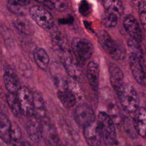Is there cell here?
Here are the masks:
<instances>
[{"instance_id":"13","label":"cell","mask_w":146,"mask_h":146,"mask_svg":"<svg viewBox=\"0 0 146 146\" xmlns=\"http://www.w3.org/2000/svg\"><path fill=\"white\" fill-rule=\"evenodd\" d=\"M3 80L6 89L9 92L17 93L22 87L18 76L10 68L5 70L3 76Z\"/></svg>"},{"instance_id":"11","label":"cell","mask_w":146,"mask_h":146,"mask_svg":"<svg viewBox=\"0 0 146 146\" xmlns=\"http://www.w3.org/2000/svg\"><path fill=\"white\" fill-rule=\"evenodd\" d=\"M83 136L89 146H100L103 140L96 121L83 128Z\"/></svg>"},{"instance_id":"15","label":"cell","mask_w":146,"mask_h":146,"mask_svg":"<svg viewBox=\"0 0 146 146\" xmlns=\"http://www.w3.org/2000/svg\"><path fill=\"white\" fill-rule=\"evenodd\" d=\"M87 78L91 88L97 91L99 88V67L95 61H90L87 67Z\"/></svg>"},{"instance_id":"16","label":"cell","mask_w":146,"mask_h":146,"mask_svg":"<svg viewBox=\"0 0 146 146\" xmlns=\"http://www.w3.org/2000/svg\"><path fill=\"white\" fill-rule=\"evenodd\" d=\"M57 96L62 105L67 108L74 107L77 102V98L75 94L68 87L58 90Z\"/></svg>"},{"instance_id":"9","label":"cell","mask_w":146,"mask_h":146,"mask_svg":"<svg viewBox=\"0 0 146 146\" xmlns=\"http://www.w3.org/2000/svg\"><path fill=\"white\" fill-rule=\"evenodd\" d=\"M26 129L30 139L34 141H39L43 137V125L41 119L34 115L29 117L26 124Z\"/></svg>"},{"instance_id":"7","label":"cell","mask_w":146,"mask_h":146,"mask_svg":"<svg viewBox=\"0 0 146 146\" xmlns=\"http://www.w3.org/2000/svg\"><path fill=\"white\" fill-rule=\"evenodd\" d=\"M16 94L23 115L28 117L34 115V94L25 86L22 87Z\"/></svg>"},{"instance_id":"27","label":"cell","mask_w":146,"mask_h":146,"mask_svg":"<svg viewBox=\"0 0 146 146\" xmlns=\"http://www.w3.org/2000/svg\"><path fill=\"white\" fill-rule=\"evenodd\" d=\"M21 136V131L18 125L16 123H13L11 131V141L9 144L12 143V146H20Z\"/></svg>"},{"instance_id":"14","label":"cell","mask_w":146,"mask_h":146,"mask_svg":"<svg viewBox=\"0 0 146 146\" xmlns=\"http://www.w3.org/2000/svg\"><path fill=\"white\" fill-rule=\"evenodd\" d=\"M134 126L137 135L146 139V109L139 107L133 118Z\"/></svg>"},{"instance_id":"23","label":"cell","mask_w":146,"mask_h":146,"mask_svg":"<svg viewBox=\"0 0 146 146\" xmlns=\"http://www.w3.org/2000/svg\"><path fill=\"white\" fill-rule=\"evenodd\" d=\"M43 137L49 146H57L59 137L55 128L51 125H48L47 127L43 125Z\"/></svg>"},{"instance_id":"18","label":"cell","mask_w":146,"mask_h":146,"mask_svg":"<svg viewBox=\"0 0 146 146\" xmlns=\"http://www.w3.org/2000/svg\"><path fill=\"white\" fill-rule=\"evenodd\" d=\"M11 125L7 116L3 112L0 115V135L2 140L7 144H9L11 141Z\"/></svg>"},{"instance_id":"5","label":"cell","mask_w":146,"mask_h":146,"mask_svg":"<svg viewBox=\"0 0 146 146\" xmlns=\"http://www.w3.org/2000/svg\"><path fill=\"white\" fill-rule=\"evenodd\" d=\"M74 117L75 122L79 126L84 128L95 121L96 115L90 105L83 103L79 104L76 106Z\"/></svg>"},{"instance_id":"4","label":"cell","mask_w":146,"mask_h":146,"mask_svg":"<svg viewBox=\"0 0 146 146\" xmlns=\"http://www.w3.org/2000/svg\"><path fill=\"white\" fill-rule=\"evenodd\" d=\"M71 48L76 62L80 67L86 64L94 52L92 43L89 40L82 38H74L71 43Z\"/></svg>"},{"instance_id":"33","label":"cell","mask_w":146,"mask_h":146,"mask_svg":"<svg viewBox=\"0 0 146 146\" xmlns=\"http://www.w3.org/2000/svg\"><path fill=\"white\" fill-rule=\"evenodd\" d=\"M7 2L15 3L21 6H24L29 5L30 3L31 0H7Z\"/></svg>"},{"instance_id":"20","label":"cell","mask_w":146,"mask_h":146,"mask_svg":"<svg viewBox=\"0 0 146 146\" xmlns=\"http://www.w3.org/2000/svg\"><path fill=\"white\" fill-rule=\"evenodd\" d=\"M106 11L112 12L120 17L124 10L123 0H102Z\"/></svg>"},{"instance_id":"39","label":"cell","mask_w":146,"mask_h":146,"mask_svg":"<svg viewBox=\"0 0 146 146\" xmlns=\"http://www.w3.org/2000/svg\"><path fill=\"white\" fill-rule=\"evenodd\" d=\"M139 146H141V145H139Z\"/></svg>"},{"instance_id":"36","label":"cell","mask_w":146,"mask_h":146,"mask_svg":"<svg viewBox=\"0 0 146 146\" xmlns=\"http://www.w3.org/2000/svg\"><path fill=\"white\" fill-rule=\"evenodd\" d=\"M141 1V0H132V3L133 6L136 8L137 5V4L139 3V2L140 1Z\"/></svg>"},{"instance_id":"8","label":"cell","mask_w":146,"mask_h":146,"mask_svg":"<svg viewBox=\"0 0 146 146\" xmlns=\"http://www.w3.org/2000/svg\"><path fill=\"white\" fill-rule=\"evenodd\" d=\"M130 68L133 78L141 86L146 87V72L143 64V57L129 54Z\"/></svg>"},{"instance_id":"34","label":"cell","mask_w":146,"mask_h":146,"mask_svg":"<svg viewBox=\"0 0 146 146\" xmlns=\"http://www.w3.org/2000/svg\"><path fill=\"white\" fill-rule=\"evenodd\" d=\"M35 1H36L37 2L40 3H43L44 6H46L47 7L49 8L50 9H54L51 0H35Z\"/></svg>"},{"instance_id":"12","label":"cell","mask_w":146,"mask_h":146,"mask_svg":"<svg viewBox=\"0 0 146 146\" xmlns=\"http://www.w3.org/2000/svg\"><path fill=\"white\" fill-rule=\"evenodd\" d=\"M110 80L112 87L116 93L125 83L124 74L120 68L113 63H111L108 66Z\"/></svg>"},{"instance_id":"32","label":"cell","mask_w":146,"mask_h":146,"mask_svg":"<svg viewBox=\"0 0 146 146\" xmlns=\"http://www.w3.org/2000/svg\"><path fill=\"white\" fill-rule=\"evenodd\" d=\"M54 8L59 11H64L68 6L67 0H51Z\"/></svg>"},{"instance_id":"2","label":"cell","mask_w":146,"mask_h":146,"mask_svg":"<svg viewBox=\"0 0 146 146\" xmlns=\"http://www.w3.org/2000/svg\"><path fill=\"white\" fill-rule=\"evenodd\" d=\"M123 110L128 113H135L139 108V97L136 90L129 84L124 83L116 92Z\"/></svg>"},{"instance_id":"19","label":"cell","mask_w":146,"mask_h":146,"mask_svg":"<svg viewBox=\"0 0 146 146\" xmlns=\"http://www.w3.org/2000/svg\"><path fill=\"white\" fill-rule=\"evenodd\" d=\"M6 100L10 110L15 117H19L23 115L17 94L8 92L6 94Z\"/></svg>"},{"instance_id":"10","label":"cell","mask_w":146,"mask_h":146,"mask_svg":"<svg viewBox=\"0 0 146 146\" xmlns=\"http://www.w3.org/2000/svg\"><path fill=\"white\" fill-rule=\"evenodd\" d=\"M123 23L124 29L131 38L139 43L143 40V35L142 30L138 21L135 17L131 14L127 15L123 19Z\"/></svg>"},{"instance_id":"3","label":"cell","mask_w":146,"mask_h":146,"mask_svg":"<svg viewBox=\"0 0 146 146\" xmlns=\"http://www.w3.org/2000/svg\"><path fill=\"white\" fill-rule=\"evenodd\" d=\"M96 123L104 144L108 146L113 145L116 141V131L113 118L108 113L100 111Z\"/></svg>"},{"instance_id":"37","label":"cell","mask_w":146,"mask_h":146,"mask_svg":"<svg viewBox=\"0 0 146 146\" xmlns=\"http://www.w3.org/2000/svg\"><path fill=\"white\" fill-rule=\"evenodd\" d=\"M57 146H64V145H58Z\"/></svg>"},{"instance_id":"38","label":"cell","mask_w":146,"mask_h":146,"mask_svg":"<svg viewBox=\"0 0 146 146\" xmlns=\"http://www.w3.org/2000/svg\"><path fill=\"white\" fill-rule=\"evenodd\" d=\"M1 146H3V145H2V144H1Z\"/></svg>"},{"instance_id":"31","label":"cell","mask_w":146,"mask_h":146,"mask_svg":"<svg viewBox=\"0 0 146 146\" xmlns=\"http://www.w3.org/2000/svg\"><path fill=\"white\" fill-rule=\"evenodd\" d=\"M79 13L84 15L87 16L91 13V6L86 0H82L79 5Z\"/></svg>"},{"instance_id":"29","label":"cell","mask_w":146,"mask_h":146,"mask_svg":"<svg viewBox=\"0 0 146 146\" xmlns=\"http://www.w3.org/2000/svg\"><path fill=\"white\" fill-rule=\"evenodd\" d=\"M141 25L146 32V0H141L139 2L136 7Z\"/></svg>"},{"instance_id":"30","label":"cell","mask_w":146,"mask_h":146,"mask_svg":"<svg viewBox=\"0 0 146 146\" xmlns=\"http://www.w3.org/2000/svg\"><path fill=\"white\" fill-rule=\"evenodd\" d=\"M22 7V6H21L17 3L7 2V9L9 11L13 14H17L20 16H23V15H25V11L23 10Z\"/></svg>"},{"instance_id":"24","label":"cell","mask_w":146,"mask_h":146,"mask_svg":"<svg viewBox=\"0 0 146 146\" xmlns=\"http://www.w3.org/2000/svg\"><path fill=\"white\" fill-rule=\"evenodd\" d=\"M64 66L67 74L72 78L77 77L79 74L78 64L74 62L71 56H67L64 59Z\"/></svg>"},{"instance_id":"26","label":"cell","mask_w":146,"mask_h":146,"mask_svg":"<svg viewBox=\"0 0 146 146\" xmlns=\"http://www.w3.org/2000/svg\"><path fill=\"white\" fill-rule=\"evenodd\" d=\"M118 17L116 14L106 11L102 16V21L103 24L107 27H113L117 23Z\"/></svg>"},{"instance_id":"22","label":"cell","mask_w":146,"mask_h":146,"mask_svg":"<svg viewBox=\"0 0 146 146\" xmlns=\"http://www.w3.org/2000/svg\"><path fill=\"white\" fill-rule=\"evenodd\" d=\"M13 23L17 30L25 35H30L33 33V25L29 20L25 18H15Z\"/></svg>"},{"instance_id":"28","label":"cell","mask_w":146,"mask_h":146,"mask_svg":"<svg viewBox=\"0 0 146 146\" xmlns=\"http://www.w3.org/2000/svg\"><path fill=\"white\" fill-rule=\"evenodd\" d=\"M129 54H133L140 57H143V52L139 42L131 38L127 41Z\"/></svg>"},{"instance_id":"17","label":"cell","mask_w":146,"mask_h":146,"mask_svg":"<svg viewBox=\"0 0 146 146\" xmlns=\"http://www.w3.org/2000/svg\"><path fill=\"white\" fill-rule=\"evenodd\" d=\"M33 55L38 67L43 71H46L49 65L50 58L46 50L41 47H36L33 51Z\"/></svg>"},{"instance_id":"35","label":"cell","mask_w":146,"mask_h":146,"mask_svg":"<svg viewBox=\"0 0 146 146\" xmlns=\"http://www.w3.org/2000/svg\"><path fill=\"white\" fill-rule=\"evenodd\" d=\"M20 146H31V145L29 141H23L21 143Z\"/></svg>"},{"instance_id":"6","label":"cell","mask_w":146,"mask_h":146,"mask_svg":"<svg viewBox=\"0 0 146 146\" xmlns=\"http://www.w3.org/2000/svg\"><path fill=\"white\" fill-rule=\"evenodd\" d=\"M29 13L31 17L39 27L50 30L54 26L52 15L44 8L39 6H33L30 9Z\"/></svg>"},{"instance_id":"25","label":"cell","mask_w":146,"mask_h":146,"mask_svg":"<svg viewBox=\"0 0 146 146\" xmlns=\"http://www.w3.org/2000/svg\"><path fill=\"white\" fill-rule=\"evenodd\" d=\"M34 115L41 119L45 115L44 103L41 95L38 93L34 94Z\"/></svg>"},{"instance_id":"21","label":"cell","mask_w":146,"mask_h":146,"mask_svg":"<svg viewBox=\"0 0 146 146\" xmlns=\"http://www.w3.org/2000/svg\"><path fill=\"white\" fill-rule=\"evenodd\" d=\"M51 42L56 49L64 50L66 47V39L63 34L55 26L51 29Z\"/></svg>"},{"instance_id":"1","label":"cell","mask_w":146,"mask_h":146,"mask_svg":"<svg viewBox=\"0 0 146 146\" xmlns=\"http://www.w3.org/2000/svg\"><path fill=\"white\" fill-rule=\"evenodd\" d=\"M98 42L104 51L115 60H123L126 57V49L124 45L115 42L104 30L98 32Z\"/></svg>"}]
</instances>
